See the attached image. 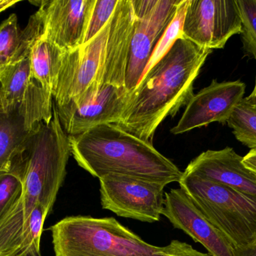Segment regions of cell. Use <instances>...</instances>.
Listing matches in <instances>:
<instances>
[{
  "mask_svg": "<svg viewBox=\"0 0 256 256\" xmlns=\"http://www.w3.org/2000/svg\"><path fill=\"white\" fill-rule=\"evenodd\" d=\"M184 173L256 197V174L243 163L234 149L207 150L191 161Z\"/></svg>",
  "mask_w": 256,
  "mask_h": 256,
  "instance_id": "15",
  "label": "cell"
},
{
  "mask_svg": "<svg viewBox=\"0 0 256 256\" xmlns=\"http://www.w3.org/2000/svg\"><path fill=\"white\" fill-rule=\"evenodd\" d=\"M55 256H167L114 217L67 216L49 228Z\"/></svg>",
  "mask_w": 256,
  "mask_h": 256,
  "instance_id": "4",
  "label": "cell"
},
{
  "mask_svg": "<svg viewBox=\"0 0 256 256\" xmlns=\"http://www.w3.org/2000/svg\"><path fill=\"white\" fill-rule=\"evenodd\" d=\"M68 137L72 155L78 165L98 179L109 174H123L166 186L178 183L183 174L152 142L114 123Z\"/></svg>",
  "mask_w": 256,
  "mask_h": 256,
  "instance_id": "3",
  "label": "cell"
},
{
  "mask_svg": "<svg viewBox=\"0 0 256 256\" xmlns=\"http://www.w3.org/2000/svg\"><path fill=\"white\" fill-rule=\"evenodd\" d=\"M236 0H189L183 38L207 49H222L242 33Z\"/></svg>",
  "mask_w": 256,
  "mask_h": 256,
  "instance_id": "8",
  "label": "cell"
},
{
  "mask_svg": "<svg viewBox=\"0 0 256 256\" xmlns=\"http://www.w3.org/2000/svg\"><path fill=\"white\" fill-rule=\"evenodd\" d=\"M64 52L42 36L30 45L31 77L52 96Z\"/></svg>",
  "mask_w": 256,
  "mask_h": 256,
  "instance_id": "17",
  "label": "cell"
},
{
  "mask_svg": "<svg viewBox=\"0 0 256 256\" xmlns=\"http://www.w3.org/2000/svg\"><path fill=\"white\" fill-rule=\"evenodd\" d=\"M237 256H256V238L245 247L236 250Z\"/></svg>",
  "mask_w": 256,
  "mask_h": 256,
  "instance_id": "28",
  "label": "cell"
},
{
  "mask_svg": "<svg viewBox=\"0 0 256 256\" xmlns=\"http://www.w3.org/2000/svg\"><path fill=\"white\" fill-rule=\"evenodd\" d=\"M182 0H132L135 29L130 51L126 87L140 82L158 41L172 21Z\"/></svg>",
  "mask_w": 256,
  "mask_h": 256,
  "instance_id": "7",
  "label": "cell"
},
{
  "mask_svg": "<svg viewBox=\"0 0 256 256\" xmlns=\"http://www.w3.org/2000/svg\"><path fill=\"white\" fill-rule=\"evenodd\" d=\"M244 99L249 105H250L252 108L256 109V78L255 87H254V90H252V93L248 97L244 98Z\"/></svg>",
  "mask_w": 256,
  "mask_h": 256,
  "instance_id": "30",
  "label": "cell"
},
{
  "mask_svg": "<svg viewBox=\"0 0 256 256\" xmlns=\"http://www.w3.org/2000/svg\"><path fill=\"white\" fill-rule=\"evenodd\" d=\"M24 180L22 154L8 172L0 174V219L20 196Z\"/></svg>",
  "mask_w": 256,
  "mask_h": 256,
  "instance_id": "23",
  "label": "cell"
},
{
  "mask_svg": "<svg viewBox=\"0 0 256 256\" xmlns=\"http://www.w3.org/2000/svg\"><path fill=\"white\" fill-rule=\"evenodd\" d=\"M70 154L68 136L60 128L42 126L30 135L22 153V192L0 219V256L12 252L38 204L51 213Z\"/></svg>",
  "mask_w": 256,
  "mask_h": 256,
  "instance_id": "2",
  "label": "cell"
},
{
  "mask_svg": "<svg viewBox=\"0 0 256 256\" xmlns=\"http://www.w3.org/2000/svg\"><path fill=\"white\" fill-rule=\"evenodd\" d=\"M130 91L126 87L106 84L96 97L56 106L60 123L68 135H78L100 125L121 120Z\"/></svg>",
  "mask_w": 256,
  "mask_h": 256,
  "instance_id": "11",
  "label": "cell"
},
{
  "mask_svg": "<svg viewBox=\"0 0 256 256\" xmlns=\"http://www.w3.org/2000/svg\"><path fill=\"white\" fill-rule=\"evenodd\" d=\"M31 80L30 55L10 65L0 76V96L4 113L18 111Z\"/></svg>",
  "mask_w": 256,
  "mask_h": 256,
  "instance_id": "18",
  "label": "cell"
},
{
  "mask_svg": "<svg viewBox=\"0 0 256 256\" xmlns=\"http://www.w3.org/2000/svg\"><path fill=\"white\" fill-rule=\"evenodd\" d=\"M162 215L174 228L182 230L194 241L201 243L210 256H237L236 249L226 237L180 187L165 192Z\"/></svg>",
  "mask_w": 256,
  "mask_h": 256,
  "instance_id": "14",
  "label": "cell"
},
{
  "mask_svg": "<svg viewBox=\"0 0 256 256\" xmlns=\"http://www.w3.org/2000/svg\"><path fill=\"white\" fill-rule=\"evenodd\" d=\"M4 113V108H3L1 96H0V114Z\"/></svg>",
  "mask_w": 256,
  "mask_h": 256,
  "instance_id": "31",
  "label": "cell"
},
{
  "mask_svg": "<svg viewBox=\"0 0 256 256\" xmlns=\"http://www.w3.org/2000/svg\"><path fill=\"white\" fill-rule=\"evenodd\" d=\"M167 246L168 248L167 256H210L208 253L200 252L194 249L190 244L180 240H172Z\"/></svg>",
  "mask_w": 256,
  "mask_h": 256,
  "instance_id": "26",
  "label": "cell"
},
{
  "mask_svg": "<svg viewBox=\"0 0 256 256\" xmlns=\"http://www.w3.org/2000/svg\"><path fill=\"white\" fill-rule=\"evenodd\" d=\"M189 0H182L178 6L176 15L164 31L158 44L155 46L148 63L144 69L142 76L146 75L155 64L158 63L176 43V41L183 37V26L185 14Z\"/></svg>",
  "mask_w": 256,
  "mask_h": 256,
  "instance_id": "22",
  "label": "cell"
},
{
  "mask_svg": "<svg viewBox=\"0 0 256 256\" xmlns=\"http://www.w3.org/2000/svg\"><path fill=\"white\" fill-rule=\"evenodd\" d=\"M96 0L38 1L42 37L64 51L84 45Z\"/></svg>",
  "mask_w": 256,
  "mask_h": 256,
  "instance_id": "9",
  "label": "cell"
},
{
  "mask_svg": "<svg viewBox=\"0 0 256 256\" xmlns=\"http://www.w3.org/2000/svg\"><path fill=\"white\" fill-rule=\"evenodd\" d=\"M99 181L100 203L104 210L120 217L149 223L160 219L165 185L118 174H106Z\"/></svg>",
  "mask_w": 256,
  "mask_h": 256,
  "instance_id": "6",
  "label": "cell"
},
{
  "mask_svg": "<svg viewBox=\"0 0 256 256\" xmlns=\"http://www.w3.org/2000/svg\"><path fill=\"white\" fill-rule=\"evenodd\" d=\"M28 55L18 17L12 14L0 25V76L10 65Z\"/></svg>",
  "mask_w": 256,
  "mask_h": 256,
  "instance_id": "19",
  "label": "cell"
},
{
  "mask_svg": "<svg viewBox=\"0 0 256 256\" xmlns=\"http://www.w3.org/2000/svg\"><path fill=\"white\" fill-rule=\"evenodd\" d=\"M19 0H0V13L19 3Z\"/></svg>",
  "mask_w": 256,
  "mask_h": 256,
  "instance_id": "29",
  "label": "cell"
},
{
  "mask_svg": "<svg viewBox=\"0 0 256 256\" xmlns=\"http://www.w3.org/2000/svg\"><path fill=\"white\" fill-rule=\"evenodd\" d=\"M132 0H118L110 19V30L102 66L86 91L97 94L106 84L126 87L128 59L135 29Z\"/></svg>",
  "mask_w": 256,
  "mask_h": 256,
  "instance_id": "13",
  "label": "cell"
},
{
  "mask_svg": "<svg viewBox=\"0 0 256 256\" xmlns=\"http://www.w3.org/2000/svg\"><path fill=\"white\" fill-rule=\"evenodd\" d=\"M242 21V44L245 55L256 60V0H236Z\"/></svg>",
  "mask_w": 256,
  "mask_h": 256,
  "instance_id": "24",
  "label": "cell"
},
{
  "mask_svg": "<svg viewBox=\"0 0 256 256\" xmlns=\"http://www.w3.org/2000/svg\"><path fill=\"white\" fill-rule=\"evenodd\" d=\"M226 123L238 141L250 150L256 149V109L244 99L236 107Z\"/></svg>",
  "mask_w": 256,
  "mask_h": 256,
  "instance_id": "21",
  "label": "cell"
},
{
  "mask_svg": "<svg viewBox=\"0 0 256 256\" xmlns=\"http://www.w3.org/2000/svg\"><path fill=\"white\" fill-rule=\"evenodd\" d=\"M179 187L237 249L256 238V197L183 172Z\"/></svg>",
  "mask_w": 256,
  "mask_h": 256,
  "instance_id": "5",
  "label": "cell"
},
{
  "mask_svg": "<svg viewBox=\"0 0 256 256\" xmlns=\"http://www.w3.org/2000/svg\"><path fill=\"white\" fill-rule=\"evenodd\" d=\"M212 52L184 38L178 39L130 91L126 111L116 125L152 142L160 124L189 103L194 96V82Z\"/></svg>",
  "mask_w": 256,
  "mask_h": 256,
  "instance_id": "1",
  "label": "cell"
},
{
  "mask_svg": "<svg viewBox=\"0 0 256 256\" xmlns=\"http://www.w3.org/2000/svg\"><path fill=\"white\" fill-rule=\"evenodd\" d=\"M33 130L28 129L19 110L0 114V174L10 171Z\"/></svg>",
  "mask_w": 256,
  "mask_h": 256,
  "instance_id": "16",
  "label": "cell"
},
{
  "mask_svg": "<svg viewBox=\"0 0 256 256\" xmlns=\"http://www.w3.org/2000/svg\"><path fill=\"white\" fill-rule=\"evenodd\" d=\"M109 30L110 20L90 42L64 52L52 93L56 106L76 99L94 82L103 62Z\"/></svg>",
  "mask_w": 256,
  "mask_h": 256,
  "instance_id": "10",
  "label": "cell"
},
{
  "mask_svg": "<svg viewBox=\"0 0 256 256\" xmlns=\"http://www.w3.org/2000/svg\"><path fill=\"white\" fill-rule=\"evenodd\" d=\"M118 0H96L87 29L84 44H86L108 24L116 7Z\"/></svg>",
  "mask_w": 256,
  "mask_h": 256,
  "instance_id": "25",
  "label": "cell"
},
{
  "mask_svg": "<svg viewBox=\"0 0 256 256\" xmlns=\"http://www.w3.org/2000/svg\"><path fill=\"white\" fill-rule=\"evenodd\" d=\"M243 163L248 169L256 174V149L250 150L246 156H243Z\"/></svg>",
  "mask_w": 256,
  "mask_h": 256,
  "instance_id": "27",
  "label": "cell"
},
{
  "mask_svg": "<svg viewBox=\"0 0 256 256\" xmlns=\"http://www.w3.org/2000/svg\"><path fill=\"white\" fill-rule=\"evenodd\" d=\"M49 214L48 209L38 204L27 221L25 230L8 256H42L40 237L45 219Z\"/></svg>",
  "mask_w": 256,
  "mask_h": 256,
  "instance_id": "20",
  "label": "cell"
},
{
  "mask_svg": "<svg viewBox=\"0 0 256 256\" xmlns=\"http://www.w3.org/2000/svg\"><path fill=\"white\" fill-rule=\"evenodd\" d=\"M245 90L246 84L240 80L218 82L214 79L210 85L194 94L172 133L180 135L212 123H226L244 99Z\"/></svg>",
  "mask_w": 256,
  "mask_h": 256,
  "instance_id": "12",
  "label": "cell"
}]
</instances>
